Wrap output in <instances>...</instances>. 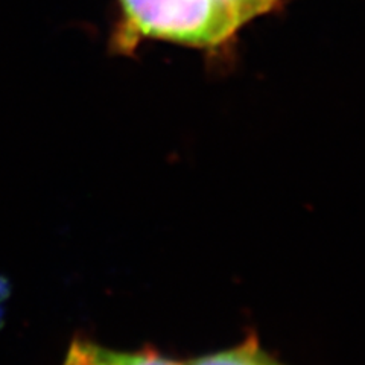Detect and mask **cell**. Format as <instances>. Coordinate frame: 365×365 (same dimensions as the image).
<instances>
[{
  "label": "cell",
  "instance_id": "cell-1",
  "mask_svg": "<svg viewBox=\"0 0 365 365\" xmlns=\"http://www.w3.org/2000/svg\"><path fill=\"white\" fill-rule=\"evenodd\" d=\"M133 36L212 48L244 25L227 0H120Z\"/></svg>",
  "mask_w": 365,
  "mask_h": 365
},
{
  "label": "cell",
  "instance_id": "cell-2",
  "mask_svg": "<svg viewBox=\"0 0 365 365\" xmlns=\"http://www.w3.org/2000/svg\"><path fill=\"white\" fill-rule=\"evenodd\" d=\"M63 365H185L155 351H119L91 341L75 339L68 347Z\"/></svg>",
  "mask_w": 365,
  "mask_h": 365
},
{
  "label": "cell",
  "instance_id": "cell-3",
  "mask_svg": "<svg viewBox=\"0 0 365 365\" xmlns=\"http://www.w3.org/2000/svg\"><path fill=\"white\" fill-rule=\"evenodd\" d=\"M185 365H283L260 347L256 338H250L233 349L221 350L210 355L185 362Z\"/></svg>",
  "mask_w": 365,
  "mask_h": 365
},
{
  "label": "cell",
  "instance_id": "cell-4",
  "mask_svg": "<svg viewBox=\"0 0 365 365\" xmlns=\"http://www.w3.org/2000/svg\"><path fill=\"white\" fill-rule=\"evenodd\" d=\"M235 9L237 16L241 17L244 23L255 19L259 14L268 13V11L276 5L279 0H227Z\"/></svg>",
  "mask_w": 365,
  "mask_h": 365
}]
</instances>
